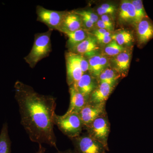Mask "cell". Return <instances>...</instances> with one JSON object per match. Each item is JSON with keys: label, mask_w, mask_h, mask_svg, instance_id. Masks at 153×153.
Returning a JSON list of instances; mask_svg holds the SVG:
<instances>
[{"label": "cell", "mask_w": 153, "mask_h": 153, "mask_svg": "<svg viewBox=\"0 0 153 153\" xmlns=\"http://www.w3.org/2000/svg\"><path fill=\"white\" fill-rule=\"evenodd\" d=\"M15 98L19 107L21 123L33 142L57 147L54 132L57 99L36 92L32 86L17 80Z\"/></svg>", "instance_id": "cell-1"}, {"label": "cell", "mask_w": 153, "mask_h": 153, "mask_svg": "<svg viewBox=\"0 0 153 153\" xmlns=\"http://www.w3.org/2000/svg\"><path fill=\"white\" fill-rule=\"evenodd\" d=\"M118 74L114 69L107 68L102 71L99 76L100 82H106L114 86L116 81L119 78Z\"/></svg>", "instance_id": "cell-21"}, {"label": "cell", "mask_w": 153, "mask_h": 153, "mask_svg": "<svg viewBox=\"0 0 153 153\" xmlns=\"http://www.w3.org/2000/svg\"><path fill=\"white\" fill-rule=\"evenodd\" d=\"M66 35L68 38L67 47L70 51L85 40L89 34L85 28H82L72 33H67Z\"/></svg>", "instance_id": "cell-18"}, {"label": "cell", "mask_w": 153, "mask_h": 153, "mask_svg": "<svg viewBox=\"0 0 153 153\" xmlns=\"http://www.w3.org/2000/svg\"><path fill=\"white\" fill-rule=\"evenodd\" d=\"M134 7L136 12V24H138L143 19L147 18L146 13L144 8L142 1L134 0L131 1Z\"/></svg>", "instance_id": "cell-23"}, {"label": "cell", "mask_w": 153, "mask_h": 153, "mask_svg": "<svg viewBox=\"0 0 153 153\" xmlns=\"http://www.w3.org/2000/svg\"><path fill=\"white\" fill-rule=\"evenodd\" d=\"M125 49L124 47L120 46L115 41L112 40L105 47L104 54L108 56L114 57Z\"/></svg>", "instance_id": "cell-22"}, {"label": "cell", "mask_w": 153, "mask_h": 153, "mask_svg": "<svg viewBox=\"0 0 153 153\" xmlns=\"http://www.w3.org/2000/svg\"><path fill=\"white\" fill-rule=\"evenodd\" d=\"M54 123L64 134L71 139L80 135L83 126L77 113H65L61 116L56 114Z\"/></svg>", "instance_id": "cell-3"}, {"label": "cell", "mask_w": 153, "mask_h": 153, "mask_svg": "<svg viewBox=\"0 0 153 153\" xmlns=\"http://www.w3.org/2000/svg\"><path fill=\"white\" fill-rule=\"evenodd\" d=\"M12 142L8 132V125L5 122L0 133V153H12Z\"/></svg>", "instance_id": "cell-19"}, {"label": "cell", "mask_w": 153, "mask_h": 153, "mask_svg": "<svg viewBox=\"0 0 153 153\" xmlns=\"http://www.w3.org/2000/svg\"><path fill=\"white\" fill-rule=\"evenodd\" d=\"M117 10V9L114 5L105 3L99 7L97 10V14L100 16L112 15L116 12Z\"/></svg>", "instance_id": "cell-24"}, {"label": "cell", "mask_w": 153, "mask_h": 153, "mask_svg": "<svg viewBox=\"0 0 153 153\" xmlns=\"http://www.w3.org/2000/svg\"><path fill=\"white\" fill-rule=\"evenodd\" d=\"M131 59V52L126 49L111 60L114 69L119 74L125 73L128 70Z\"/></svg>", "instance_id": "cell-15"}, {"label": "cell", "mask_w": 153, "mask_h": 153, "mask_svg": "<svg viewBox=\"0 0 153 153\" xmlns=\"http://www.w3.org/2000/svg\"><path fill=\"white\" fill-rule=\"evenodd\" d=\"M55 153H75L74 152V150H71L68 149L66 150L60 151L57 150V152Z\"/></svg>", "instance_id": "cell-32"}, {"label": "cell", "mask_w": 153, "mask_h": 153, "mask_svg": "<svg viewBox=\"0 0 153 153\" xmlns=\"http://www.w3.org/2000/svg\"><path fill=\"white\" fill-rule=\"evenodd\" d=\"M113 87V85L106 82H100L98 87L96 88L91 94L88 102L94 104L103 103L108 98Z\"/></svg>", "instance_id": "cell-14"}, {"label": "cell", "mask_w": 153, "mask_h": 153, "mask_svg": "<svg viewBox=\"0 0 153 153\" xmlns=\"http://www.w3.org/2000/svg\"><path fill=\"white\" fill-rule=\"evenodd\" d=\"M100 19L106 25L109 26L111 28L112 30H114L113 23L112 20L111 19L110 17L109 16H108V15H103V16H101Z\"/></svg>", "instance_id": "cell-28"}, {"label": "cell", "mask_w": 153, "mask_h": 153, "mask_svg": "<svg viewBox=\"0 0 153 153\" xmlns=\"http://www.w3.org/2000/svg\"><path fill=\"white\" fill-rule=\"evenodd\" d=\"M98 44L95 37L89 34L85 40L69 52L89 57L100 49Z\"/></svg>", "instance_id": "cell-10"}, {"label": "cell", "mask_w": 153, "mask_h": 153, "mask_svg": "<svg viewBox=\"0 0 153 153\" xmlns=\"http://www.w3.org/2000/svg\"><path fill=\"white\" fill-rule=\"evenodd\" d=\"M53 30H49L35 35L33 47L29 54L24 58L30 68H35L39 61L48 57L52 52L51 36Z\"/></svg>", "instance_id": "cell-2"}, {"label": "cell", "mask_w": 153, "mask_h": 153, "mask_svg": "<svg viewBox=\"0 0 153 153\" xmlns=\"http://www.w3.org/2000/svg\"><path fill=\"white\" fill-rule=\"evenodd\" d=\"M86 126L89 128V134L101 143L107 149V140L109 132V126L106 119L99 117Z\"/></svg>", "instance_id": "cell-6"}, {"label": "cell", "mask_w": 153, "mask_h": 153, "mask_svg": "<svg viewBox=\"0 0 153 153\" xmlns=\"http://www.w3.org/2000/svg\"><path fill=\"white\" fill-rule=\"evenodd\" d=\"M76 58L79 62L82 72L84 74L86 73V72L89 70V64H88L87 59L82 55L76 54Z\"/></svg>", "instance_id": "cell-27"}, {"label": "cell", "mask_w": 153, "mask_h": 153, "mask_svg": "<svg viewBox=\"0 0 153 153\" xmlns=\"http://www.w3.org/2000/svg\"><path fill=\"white\" fill-rule=\"evenodd\" d=\"M119 17L122 22L136 24V12L131 1H123L121 3Z\"/></svg>", "instance_id": "cell-17"}, {"label": "cell", "mask_w": 153, "mask_h": 153, "mask_svg": "<svg viewBox=\"0 0 153 153\" xmlns=\"http://www.w3.org/2000/svg\"><path fill=\"white\" fill-rule=\"evenodd\" d=\"M110 33L111 32H108L102 35L94 37L96 38L98 44L107 45L112 41Z\"/></svg>", "instance_id": "cell-26"}, {"label": "cell", "mask_w": 153, "mask_h": 153, "mask_svg": "<svg viewBox=\"0 0 153 153\" xmlns=\"http://www.w3.org/2000/svg\"><path fill=\"white\" fill-rule=\"evenodd\" d=\"M137 34L140 45L146 44L153 38V24L148 17L137 24Z\"/></svg>", "instance_id": "cell-12"}, {"label": "cell", "mask_w": 153, "mask_h": 153, "mask_svg": "<svg viewBox=\"0 0 153 153\" xmlns=\"http://www.w3.org/2000/svg\"><path fill=\"white\" fill-rule=\"evenodd\" d=\"M83 28L82 18L74 11L66 12L59 32L66 34Z\"/></svg>", "instance_id": "cell-9"}, {"label": "cell", "mask_w": 153, "mask_h": 153, "mask_svg": "<svg viewBox=\"0 0 153 153\" xmlns=\"http://www.w3.org/2000/svg\"><path fill=\"white\" fill-rule=\"evenodd\" d=\"M66 11L48 10L40 5L36 7L37 21L47 25L49 30L59 31Z\"/></svg>", "instance_id": "cell-5"}, {"label": "cell", "mask_w": 153, "mask_h": 153, "mask_svg": "<svg viewBox=\"0 0 153 153\" xmlns=\"http://www.w3.org/2000/svg\"><path fill=\"white\" fill-rule=\"evenodd\" d=\"M46 149L44 147L42 144L39 145V148L38 150L35 153H46Z\"/></svg>", "instance_id": "cell-31"}, {"label": "cell", "mask_w": 153, "mask_h": 153, "mask_svg": "<svg viewBox=\"0 0 153 153\" xmlns=\"http://www.w3.org/2000/svg\"><path fill=\"white\" fill-rule=\"evenodd\" d=\"M89 64V70L91 75L99 77L102 71L107 68L108 59L104 55L94 54L88 59Z\"/></svg>", "instance_id": "cell-13"}, {"label": "cell", "mask_w": 153, "mask_h": 153, "mask_svg": "<svg viewBox=\"0 0 153 153\" xmlns=\"http://www.w3.org/2000/svg\"><path fill=\"white\" fill-rule=\"evenodd\" d=\"M70 105L66 114L79 113L88 101L82 94L73 85L69 86Z\"/></svg>", "instance_id": "cell-11"}, {"label": "cell", "mask_w": 153, "mask_h": 153, "mask_svg": "<svg viewBox=\"0 0 153 153\" xmlns=\"http://www.w3.org/2000/svg\"><path fill=\"white\" fill-rule=\"evenodd\" d=\"M67 82L69 86L75 85L83 74L75 53L68 52L66 54Z\"/></svg>", "instance_id": "cell-7"}, {"label": "cell", "mask_w": 153, "mask_h": 153, "mask_svg": "<svg viewBox=\"0 0 153 153\" xmlns=\"http://www.w3.org/2000/svg\"><path fill=\"white\" fill-rule=\"evenodd\" d=\"M104 108V102L94 104L88 102L78 113L83 126H88L100 116Z\"/></svg>", "instance_id": "cell-8"}, {"label": "cell", "mask_w": 153, "mask_h": 153, "mask_svg": "<svg viewBox=\"0 0 153 153\" xmlns=\"http://www.w3.org/2000/svg\"><path fill=\"white\" fill-rule=\"evenodd\" d=\"M108 32V31L105 30V29H98L94 32V36L95 37V36H100V35H102V34H104V33Z\"/></svg>", "instance_id": "cell-30"}, {"label": "cell", "mask_w": 153, "mask_h": 153, "mask_svg": "<svg viewBox=\"0 0 153 153\" xmlns=\"http://www.w3.org/2000/svg\"><path fill=\"white\" fill-rule=\"evenodd\" d=\"M72 85L75 86L87 100L96 88L95 80L93 76L91 74L86 73L83 74L76 84Z\"/></svg>", "instance_id": "cell-16"}, {"label": "cell", "mask_w": 153, "mask_h": 153, "mask_svg": "<svg viewBox=\"0 0 153 153\" xmlns=\"http://www.w3.org/2000/svg\"><path fill=\"white\" fill-rule=\"evenodd\" d=\"M111 38L122 47L131 44L134 39L132 33L126 30H121L114 33L111 36Z\"/></svg>", "instance_id": "cell-20"}, {"label": "cell", "mask_w": 153, "mask_h": 153, "mask_svg": "<svg viewBox=\"0 0 153 153\" xmlns=\"http://www.w3.org/2000/svg\"><path fill=\"white\" fill-rule=\"evenodd\" d=\"M75 153H106L105 146L89 134L71 139Z\"/></svg>", "instance_id": "cell-4"}, {"label": "cell", "mask_w": 153, "mask_h": 153, "mask_svg": "<svg viewBox=\"0 0 153 153\" xmlns=\"http://www.w3.org/2000/svg\"><path fill=\"white\" fill-rule=\"evenodd\" d=\"M97 27H98L99 29H103L105 30H107L108 32H111L113 30H112L111 28L109 26L106 25L105 23L102 22L101 19H99L98 21H97L96 23Z\"/></svg>", "instance_id": "cell-29"}, {"label": "cell", "mask_w": 153, "mask_h": 153, "mask_svg": "<svg viewBox=\"0 0 153 153\" xmlns=\"http://www.w3.org/2000/svg\"><path fill=\"white\" fill-rule=\"evenodd\" d=\"M76 14L79 15L81 17H85L88 19L94 24H95L98 21L99 18L97 14L94 13L92 11L88 10H83L74 11Z\"/></svg>", "instance_id": "cell-25"}]
</instances>
